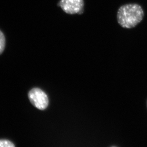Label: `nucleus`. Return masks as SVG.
I'll return each mask as SVG.
<instances>
[{
  "instance_id": "423d86ee",
  "label": "nucleus",
  "mask_w": 147,
  "mask_h": 147,
  "mask_svg": "<svg viewBox=\"0 0 147 147\" xmlns=\"http://www.w3.org/2000/svg\"></svg>"
},
{
  "instance_id": "39448f33",
  "label": "nucleus",
  "mask_w": 147,
  "mask_h": 147,
  "mask_svg": "<svg viewBox=\"0 0 147 147\" xmlns=\"http://www.w3.org/2000/svg\"><path fill=\"white\" fill-rule=\"evenodd\" d=\"M14 144L7 140H0V147H14Z\"/></svg>"
},
{
  "instance_id": "7ed1b4c3",
  "label": "nucleus",
  "mask_w": 147,
  "mask_h": 147,
  "mask_svg": "<svg viewBox=\"0 0 147 147\" xmlns=\"http://www.w3.org/2000/svg\"><path fill=\"white\" fill-rule=\"evenodd\" d=\"M59 6L69 14H82L84 12L83 0H61Z\"/></svg>"
},
{
  "instance_id": "f03ea898",
  "label": "nucleus",
  "mask_w": 147,
  "mask_h": 147,
  "mask_svg": "<svg viewBox=\"0 0 147 147\" xmlns=\"http://www.w3.org/2000/svg\"><path fill=\"white\" fill-rule=\"evenodd\" d=\"M28 97L31 103L39 110L46 109L49 104L47 95L39 88H35L32 89L29 92Z\"/></svg>"
},
{
  "instance_id": "20e7f679",
  "label": "nucleus",
  "mask_w": 147,
  "mask_h": 147,
  "mask_svg": "<svg viewBox=\"0 0 147 147\" xmlns=\"http://www.w3.org/2000/svg\"><path fill=\"white\" fill-rule=\"evenodd\" d=\"M5 47V38L3 32L0 30V55L3 53Z\"/></svg>"
},
{
  "instance_id": "f257e3e1",
  "label": "nucleus",
  "mask_w": 147,
  "mask_h": 147,
  "mask_svg": "<svg viewBox=\"0 0 147 147\" xmlns=\"http://www.w3.org/2000/svg\"><path fill=\"white\" fill-rule=\"evenodd\" d=\"M144 12L142 6L137 3L124 4L119 7L117 14L118 24L126 29L134 28L144 18Z\"/></svg>"
}]
</instances>
